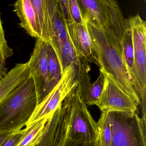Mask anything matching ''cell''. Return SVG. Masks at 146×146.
Here are the masks:
<instances>
[{"label": "cell", "mask_w": 146, "mask_h": 146, "mask_svg": "<svg viewBox=\"0 0 146 146\" xmlns=\"http://www.w3.org/2000/svg\"><path fill=\"white\" fill-rule=\"evenodd\" d=\"M87 27L100 69L109 75L138 108L141 106V100L123 62L121 40L111 33L88 25Z\"/></svg>", "instance_id": "obj_1"}, {"label": "cell", "mask_w": 146, "mask_h": 146, "mask_svg": "<svg viewBox=\"0 0 146 146\" xmlns=\"http://www.w3.org/2000/svg\"><path fill=\"white\" fill-rule=\"evenodd\" d=\"M37 105L35 85L30 75L0 102V130L14 133L23 129Z\"/></svg>", "instance_id": "obj_2"}, {"label": "cell", "mask_w": 146, "mask_h": 146, "mask_svg": "<svg viewBox=\"0 0 146 146\" xmlns=\"http://www.w3.org/2000/svg\"><path fill=\"white\" fill-rule=\"evenodd\" d=\"M62 106L66 138L78 144L98 143L97 122L87 109L79 82Z\"/></svg>", "instance_id": "obj_3"}, {"label": "cell", "mask_w": 146, "mask_h": 146, "mask_svg": "<svg viewBox=\"0 0 146 146\" xmlns=\"http://www.w3.org/2000/svg\"><path fill=\"white\" fill-rule=\"evenodd\" d=\"M87 25L112 33L121 41L125 19L117 0H76Z\"/></svg>", "instance_id": "obj_4"}, {"label": "cell", "mask_w": 146, "mask_h": 146, "mask_svg": "<svg viewBox=\"0 0 146 146\" xmlns=\"http://www.w3.org/2000/svg\"><path fill=\"white\" fill-rule=\"evenodd\" d=\"M111 146H146V117L138 112L108 111Z\"/></svg>", "instance_id": "obj_5"}, {"label": "cell", "mask_w": 146, "mask_h": 146, "mask_svg": "<svg viewBox=\"0 0 146 146\" xmlns=\"http://www.w3.org/2000/svg\"><path fill=\"white\" fill-rule=\"evenodd\" d=\"M134 49L133 86L141 102V116L146 117V22L139 14L129 17Z\"/></svg>", "instance_id": "obj_6"}, {"label": "cell", "mask_w": 146, "mask_h": 146, "mask_svg": "<svg viewBox=\"0 0 146 146\" xmlns=\"http://www.w3.org/2000/svg\"><path fill=\"white\" fill-rule=\"evenodd\" d=\"M78 66L71 65L65 69L59 82L37 105L26 126L43 118H49L61 106L69 93L79 83Z\"/></svg>", "instance_id": "obj_7"}, {"label": "cell", "mask_w": 146, "mask_h": 146, "mask_svg": "<svg viewBox=\"0 0 146 146\" xmlns=\"http://www.w3.org/2000/svg\"><path fill=\"white\" fill-rule=\"evenodd\" d=\"M48 44L47 42L42 39H36L33 52L28 61L30 76L35 85L38 104L54 87L48 77Z\"/></svg>", "instance_id": "obj_8"}, {"label": "cell", "mask_w": 146, "mask_h": 146, "mask_svg": "<svg viewBox=\"0 0 146 146\" xmlns=\"http://www.w3.org/2000/svg\"><path fill=\"white\" fill-rule=\"evenodd\" d=\"M101 71L104 76V84L101 95L95 105L101 112L114 111L139 113V108L131 98L115 84L108 74Z\"/></svg>", "instance_id": "obj_9"}, {"label": "cell", "mask_w": 146, "mask_h": 146, "mask_svg": "<svg viewBox=\"0 0 146 146\" xmlns=\"http://www.w3.org/2000/svg\"><path fill=\"white\" fill-rule=\"evenodd\" d=\"M82 24H77L71 20L66 21L67 28L72 44L77 54L87 62L99 66L86 20Z\"/></svg>", "instance_id": "obj_10"}, {"label": "cell", "mask_w": 146, "mask_h": 146, "mask_svg": "<svg viewBox=\"0 0 146 146\" xmlns=\"http://www.w3.org/2000/svg\"><path fill=\"white\" fill-rule=\"evenodd\" d=\"M35 9L42 40L47 42L52 34L54 15L58 0H31Z\"/></svg>", "instance_id": "obj_11"}, {"label": "cell", "mask_w": 146, "mask_h": 146, "mask_svg": "<svg viewBox=\"0 0 146 146\" xmlns=\"http://www.w3.org/2000/svg\"><path fill=\"white\" fill-rule=\"evenodd\" d=\"M14 11L20 21L21 27L31 36L42 39L37 15L31 0H16Z\"/></svg>", "instance_id": "obj_12"}, {"label": "cell", "mask_w": 146, "mask_h": 146, "mask_svg": "<svg viewBox=\"0 0 146 146\" xmlns=\"http://www.w3.org/2000/svg\"><path fill=\"white\" fill-rule=\"evenodd\" d=\"M29 62L19 63L0 80V102L18 85L29 77Z\"/></svg>", "instance_id": "obj_13"}, {"label": "cell", "mask_w": 146, "mask_h": 146, "mask_svg": "<svg viewBox=\"0 0 146 146\" xmlns=\"http://www.w3.org/2000/svg\"><path fill=\"white\" fill-rule=\"evenodd\" d=\"M121 44L123 62L132 83L133 78L134 56L132 32L128 19H125L124 31Z\"/></svg>", "instance_id": "obj_14"}, {"label": "cell", "mask_w": 146, "mask_h": 146, "mask_svg": "<svg viewBox=\"0 0 146 146\" xmlns=\"http://www.w3.org/2000/svg\"><path fill=\"white\" fill-rule=\"evenodd\" d=\"M49 118H43L26 126L24 134L16 146H34L37 144L43 137Z\"/></svg>", "instance_id": "obj_15"}, {"label": "cell", "mask_w": 146, "mask_h": 146, "mask_svg": "<svg viewBox=\"0 0 146 146\" xmlns=\"http://www.w3.org/2000/svg\"><path fill=\"white\" fill-rule=\"evenodd\" d=\"M46 146H99V145L98 143L78 144L73 142L66 138L62 108V111L60 120L55 130L51 134Z\"/></svg>", "instance_id": "obj_16"}, {"label": "cell", "mask_w": 146, "mask_h": 146, "mask_svg": "<svg viewBox=\"0 0 146 146\" xmlns=\"http://www.w3.org/2000/svg\"><path fill=\"white\" fill-rule=\"evenodd\" d=\"M97 123L99 146H111L112 133L108 111H102Z\"/></svg>", "instance_id": "obj_17"}, {"label": "cell", "mask_w": 146, "mask_h": 146, "mask_svg": "<svg viewBox=\"0 0 146 146\" xmlns=\"http://www.w3.org/2000/svg\"><path fill=\"white\" fill-rule=\"evenodd\" d=\"M48 77L51 83L55 87L61 78V71L56 54L53 48L48 43Z\"/></svg>", "instance_id": "obj_18"}, {"label": "cell", "mask_w": 146, "mask_h": 146, "mask_svg": "<svg viewBox=\"0 0 146 146\" xmlns=\"http://www.w3.org/2000/svg\"><path fill=\"white\" fill-rule=\"evenodd\" d=\"M104 84V76L103 72L99 69V74L95 82L91 84L84 100L87 106L95 105L102 93Z\"/></svg>", "instance_id": "obj_19"}, {"label": "cell", "mask_w": 146, "mask_h": 146, "mask_svg": "<svg viewBox=\"0 0 146 146\" xmlns=\"http://www.w3.org/2000/svg\"><path fill=\"white\" fill-rule=\"evenodd\" d=\"M13 54V50L9 47L5 39L0 14V80L6 75L4 74L5 60L6 59L11 56Z\"/></svg>", "instance_id": "obj_20"}, {"label": "cell", "mask_w": 146, "mask_h": 146, "mask_svg": "<svg viewBox=\"0 0 146 146\" xmlns=\"http://www.w3.org/2000/svg\"><path fill=\"white\" fill-rule=\"evenodd\" d=\"M61 111L57 109L49 117L45 127L44 132L41 141L34 146H46L51 135L56 127L61 117Z\"/></svg>", "instance_id": "obj_21"}, {"label": "cell", "mask_w": 146, "mask_h": 146, "mask_svg": "<svg viewBox=\"0 0 146 146\" xmlns=\"http://www.w3.org/2000/svg\"><path fill=\"white\" fill-rule=\"evenodd\" d=\"M68 7L72 21L77 24L83 23L84 20L81 16L77 1L68 0Z\"/></svg>", "instance_id": "obj_22"}, {"label": "cell", "mask_w": 146, "mask_h": 146, "mask_svg": "<svg viewBox=\"0 0 146 146\" xmlns=\"http://www.w3.org/2000/svg\"><path fill=\"white\" fill-rule=\"evenodd\" d=\"M25 132V128L16 133H12L7 140L2 146H16L21 138Z\"/></svg>", "instance_id": "obj_23"}, {"label": "cell", "mask_w": 146, "mask_h": 146, "mask_svg": "<svg viewBox=\"0 0 146 146\" xmlns=\"http://www.w3.org/2000/svg\"><path fill=\"white\" fill-rule=\"evenodd\" d=\"M58 7L66 20L72 21L69 9L68 0H58Z\"/></svg>", "instance_id": "obj_24"}, {"label": "cell", "mask_w": 146, "mask_h": 146, "mask_svg": "<svg viewBox=\"0 0 146 146\" xmlns=\"http://www.w3.org/2000/svg\"><path fill=\"white\" fill-rule=\"evenodd\" d=\"M12 134L9 131L0 130V146H3Z\"/></svg>", "instance_id": "obj_25"}, {"label": "cell", "mask_w": 146, "mask_h": 146, "mask_svg": "<svg viewBox=\"0 0 146 146\" xmlns=\"http://www.w3.org/2000/svg\"><path fill=\"white\" fill-rule=\"evenodd\" d=\"M145 1H146V0H145Z\"/></svg>", "instance_id": "obj_26"}]
</instances>
